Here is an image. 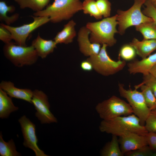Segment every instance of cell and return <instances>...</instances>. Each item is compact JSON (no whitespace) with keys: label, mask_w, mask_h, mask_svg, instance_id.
Listing matches in <instances>:
<instances>
[{"label":"cell","mask_w":156,"mask_h":156,"mask_svg":"<svg viewBox=\"0 0 156 156\" xmlns=\"http://www.w3.org/2000/svg\"><path fill=\"white\" fill-rule=\"evenodd\" d=\"M152 3L156 2V0H149Z\"/></svg>","instance_id":"obj_39"},{"label":"cell","mask_w":156,"mask_h":156,"mask_svg":"<svg viewBox=\"0 0 156 156\" xmlns=\"http://www.w3.org/2000/svg\"><path fill=\"white\" fill-rule=\"evenodd\" d=\"M80 0H54L42 10L34 12L35 16H48L53 23L70 19L76 13L82 10Z\"/></svg>","instance_id":"obj_3"},{"label":"cell","mask_w":156,"mask_h":156,"mask_svg":"<svg viewBox=\"0 0 156 156\" xmlns=\"http://www.w3.org/2000/svg\"><path fill=\"white\" fill-rule=\"evenodd\" d=\"M122 152L126 153L148 145L146 135L130 133L120 137L118 139Z\"/></svg>","instance_id":"obj_13"},{"label":"cell","mask_w":156,"mask_h":156,"mask_svg":"<svg viewBox=\"0 0 156 156\" xmlns=\"http://www.w3.org/2000/svg\"><path fill=\"white\" fill-rule=\"evenodd\" d=\"M145 84L148 86L151 90L156 97V78L149 73L143 75L142 81L136 86Z\"/></svg>","instance_id":"obj_30"},{"label":"cell","mask_w":156,"mask_h":156,"mask_svg":"<svg viewBox=\"0 0 156 156\" xmlns=\"http://www.w3.org/2000/svg\"><path fill=\"white\" fill-rule=\"evenodd\" d=\"M24 138L23 146L32 150L36 156H48L40 150L37 145L38 139L36 134V126L25 115L18 120Z\"/></svg>","instance_id":"obj_11"},{"label":"cell","mask_w":156,"mask_h":156,"mask_svg":"<svg viewBox=\"0 0 156 156\" xmlns=\"http://www.w3.org/2000/svg\"><path fill=\"white\" fill-rule=\"evenodd\" d=\"M102 45L98 54L91 56L86 59L91 63L93 69L105 76L115 74L122 70L126 65V61L121 60L119 56L117 61L112 60L107 54V46L105 44Z\"/></svg>","instance_id":"obj_6"},{"label":"cell","mask_w":156,"mask_h":156,"mask_svg":"<svg viewBox=\"0 0 156 156\" xmlns=\"http://www.w3.org/2000/svg\"><path fill=\"white\" fill-rule=\"evenodd\" d=\"M100 131L120 137L130 133L146 135L148 132L134 114L119 116L112 119L102 120L99 126Z\"/></svg>","instance_id":"obj_1"},{"label":"cell","mask_w":156,"mask_h":156,"mask_svg":"<svg viewBox=\"0 0 156 156\" xmlns=\"http://www.w3.org/2000/svg\"><path fill=\"white\" fill-rule=\"evenodd\" d=\"M31 17L33 18L32 22L19 27H12L1 23L10 32L12 40L17 44L27 46L26 41L29 34L38 27L50 21L48 16Z\"/></svg>","instance_id":"obj_9"},{"label":"cell","mask_w":156,"mask_h":156,"mask_svg":"<svg viewBox=\"0 0 156 156\" xmlns=\"http://www.w3.org/2000/svg\"><path fill=\"white\" fill-rule=\"evenodd\" d=\"M153 152L148 145L138 149L127 152L125 154L127 156H152Z\"/></svg>","instance_id":"obj_31"},{"label":"cell","mask_w":156,"mask_h":156,"mask_svg":"<svg viewBox=\"0 0 156 156\" xmlns=\"http://www.w3.org/2000/svg\"><path fill=\"white\" fill-rule=\"evenodd\" d=\"M21 154L16 150L15 144L12 139L8 142L3 140L1 132L0 134V155L1 156H19Z\"/></svg>","instance_id":"obj_24"},{"label":"cell","mask_w":156,"mask_h":156,"mask_svg":"<svg viewBox=\"0 0 156 156\" xmlns=\"http://www.w3.org/2000/svg\"><path fill=\"white\" fill-rule=\"evenodd\" d=\"M95 110L100 118L103 120L133 113L128 103L114 95L98 103L96 106Z\"/></svg>","instance_id":"obj_7"},{"label":"cell","mask_w":156,"mask_h":156,"mask_svg":"<svg viewBox=\"0 0 156 156\" xmlns=\"http://www.w3.org/2000/svg\"><path fill=\"white\" fill-rule=\"evenodd\" d=\"M154 8L156 10V2L152 3Z\"/></svg>","instance_id":"obj_38"},{"label":"cell","mask_w":156,"mask_h":156,"mask_svg":"<svg viewBox=\"0 0 156 156\" xmlns=\"http://www.w3.org/2000/svg\"><path fill=\"white\" fill-rule=\"evenodd\" d=\"M15 10V7L12 5H8L5 1H0V20L5 22L6 25H10L16 21L18 18L19 14L16 13L10 16L7 15L8 13H12Z\"/></svg>","instance_id":"obj_21"},{"label":"cell","mask_w":156,"mask_h":156,"mask_svg":"<svg viewBox=\"0 0 156 156\" xmlns=\"http://www.w3.org/2000/svg\"><path fill=\"white\" fill-rule=\"evenodd\" d=\"M117 136L112 135L111 140L107 143L101 151V156H123Z\"/></svg>","instance_id":"obj_20"},{"label":"cell","mask_w":156,"mask_h":156,"mask_svg":"<svg viewBox=\"0 0 156 156\" xmlns=\"http://www.w3.org/2000/svg\"><path fill=\"white\" fill-rule=\"evenodd\" d=\"M117 25L116 14L98 21L88 22L86 26L90 31L89 38L92 43L105 44L111 47L116 42L114 36L118 33L116 28Z\"/></svg>","instance_id":"obj_2"},{"label":"cell","mask_w":156,"mask_h":156,"mask_svg":"<svg viewBox=\"0 0 156 156\" xmlns=\"http://www.w3.org/2000/svg\"><path fill=\"white\" fill-rule=\"evenodd\" d=\"M156 64V53L140 60H135L128 63V70L130 74L145 75L149 73L150 70Z\"/></svg>","instance_id":"obj_14"},{"label":"cell","mask_w":156,"mask_h":156,"mask_svg":"<svg viewBox=\"0 0 156 156\" xmlns=\"http://www.w3.org/2000/svg\"><path fill=\"white\" fill-rule=\"evenodd\" d=\"M47 95L43 91L36 89L33 91L31 104L36 112L35 116L41 124L57 123V118L50 110V105Z\"/></svg>","instance_id":"obj_10"},{"label":"cell","mask_w":156,"mask_h":156,"mask_svg":"<svg viewBox=\"0 0 156 156\" xmlns=\"http://www.w3.org/2000/svg\"><path fill=\"white\" fill-rule=\"evenodd\" d=\"M90 31L86 26H83L78 31L77 38L80 51L84 55L89 57L98 54L101 47L100 44L90 41Z\"/></svg>","instance_id":"obj_12"},{"label":"cell","mask_w":156,"mask_h":156,"mask_svg":"<svg viewBox=\"0 0 156 156\" xmlns=\"http://www.w3.org/2000/svg\"><path fill=\"white\" fill-rule=\"evenodd\" d=\"M135 88L136 89L140 88L146 104L151 111L156 109V97L151 89L145 84L135 85Z\"/></svg>","instance_id":"obj_25"},{"label":"cell","mask_w":156,"mask_h":156,"mask_svg":"<svg viewBox=\"0 0 156 156\" xmlns=\"http://www.w3.org/2000/svg\"><path fill=\"white\" fill-rule=\"evenodd\" d=\"M97 6L100 13L105 18L109 17L111 11V3L108 0H96Z\"/></svg>","instance_id":"obj_28"},{"label":"cell","mask_w":156,"mask_h":156,"mask_svg":"<svg viewBox=\"0 0 156 156\" xmlns=\"http://www.w3.org/2000/svg\"><path fill=\"white\" fill-rule=\"evenodd\" d=\"M4 55L15 66L21 67L35 63L39 57L33 47L21 46L12 42L3 48Z\"/></svg>","instance_id":"obj_4"},{"label":"cell","mask_w":156,"mask_h":156,"mask_svg":"<svg viewBox=\"0 0 156 156\" xmlns=\"http://www.w3.org/2000/svg\"><path fill=\"white\" fill-rule=\"evenodd\" d=\"M0 88L11 98L23 100L31 103L33 91L31 89L18 88L15 87L14 83L11 81H5L1 82Z\"/></svg>","instance_id":"obj_15"},{"label":"cell","mask_w":156,"mask_h":156,"mask_svg":"<svg viewBox=\"0 0 156 156\" xmlns=\"http://www.w3.org/2000/svg\"><path fill=\"white\" fill-rule=\"evenodd\" d=\"M152 156H156V151H155L154 152H153Z\"/></svg>","instance_id":"obj_37"},{"label":"cell","mask_w":156,"mask_h":156,"mask_svg":"<svg viewBox=\"0 0 156 156\" xmlns=\"http://www.w3.org/2000/svg\"><path fill=\"white\" fill-rule=\"evenodd\" d=\"M0 88V118L2 119L8 118L10 114L18 109L14 105L11 97Z\"/></svg>","instance_id":"obj_19"},{"label":"cell","mask_w":156,"mask_h":156,"mask_svg":"<svg viewBox=\"0 0 156 156\" xmlns=\"http://www.w3.org/2000/svg\"><path fill=\"white\" fill-rule=\"evenodd\" d=\"M146 136L150 149L152 151H156V132H148Z\"/></svg>","instance_id":"obj_34"},{"label":"cell","mask_w":156,"mask_h":156,"mask_svg":"<svg viewBox=\"0 0 156 156\" xmlns=\"http://www.w3.org/2000/svg\"><path fill=\"white\" fill-rule=\"evenodd\" d=\"M144 126L148 132H156V109L151 111Z\"/></svg>","instance_id":"obj_29"},{"label":"cell","mask_w":156,"mask_h":156,"mask_svg":"<svg viewBox=\"0 0 156 156\" xmlns=\"http://www.w3.org/2000/svg\"><path fill=\"white\" fill-rule=\"evenodd\" d=\"M82 10L84 14H89L97 20L101 19L103 17L95 0H84L82 3Z\"/></svg>","instance_id":"obj_26"},{"label":"cell","mask_w":156,"mask_h":156,"mask_svg":"<svg viewBox=\"0 0 156 156\" xmlns=\"http://www.w3.org/2000/svg\"><path fill=\"white\" fill-rule=\"evenodd\" d=\"M57 44L54 40L44 39L38 34L32 41L31 45L34 48L38 56L44 59L53 52Z\"/></svg>","instance_id":"obj_16"},{"label":"cell","mask_w":156,"mask_h":156,"mask_svg":"<svg viewBox=\"0 0 156 156\" xmlns=\"http://www.w3.org/2000/svg\"><path fill=\"white\" fill-rule=\"evenodd\" d=\"M76 25L73 20L70 21L65 25L62 29L57 34L54 38L56 44H68L72 42L76 35Z\"/></svg>","instance_id":"obj_18"},{"label":"cell","mask_w":156,"mask_h":156,"mask_svg":"<svg viewBox=\"0 0 156 156\" xmlns=\"http://www.w3.org/2000/svg\"><path fill=\"white\" fill-rule=\"evenodd\" d=\"M149 73L156 78V64L150 70Z\"/></svg>","instance_id":"obj_36"},{"label":"cell","mask_w":156,"mask_h":156,"mask_svg":"<svg viewBox=\"0 0 156 156\" xmlns=\"http://www.w3.org/2000/svg\"><path fill=\"white\" fill-rule=\"evenodd\" d=\"M129 44L135 49L137 54L142 59L144 58L156 50V40L140 41L134 38Z\"/></svg>","instance_id":"obj_17"},{"label":"cell","mask_w":156,"mask_h":156,"mask_svg":"<svg viewBox=\"0 0 156 156\" xmlns=\"http://www.w3.org/2000/svg\"><path fill=\"white\" fill-rule=\"evenodd\" d=\"M21 9L29 8L35 12L41 11L50 0H14Z\"/></svg>","instance_id":"obj_22"},{"label":"cell","mask_w":156,"mask_h":156,"mask_svg":"<svg viewBox=\"0 0 156 156\" xmlns=\"http://www.w3.org/2000/svg\"><path fill=\"white\" fill-rule=\"evenodd\" d=\"M147 0H134L133 5L126 11L118 10L117 21L118 22V33L124 34L129 27L138 25L145 22L153 21V19L143 14L141 7Z\"/></svg>","instance_id":"obj_5"},{"label":"cell","mask_w":156,"mask_h":156,"mask_svg":"<svg viewBox=\"0 0 156 156\" xmlns=\"http://www.w3.org/2000/svg\"><path fill=\"white\" fill-rule=\"evenodd\" d=\"M135 27L136 30L142 34L144 40H156V25L153 21L143 23Z\"/></svg>","instance_id":"obj_23"},{"label":"cell","mask_w":156,"mask_h":156,"mask_svg":"<svg viewBox=\"0 0 156 156\" xmlns=\"http://www.w3.org/2000/svg\"><path fill=\"white\" fill-rule=\"evenodd\" d=\"M118 88L120 96L126 99L134 114L139 119L141 124L144 125L151 110L147 106L142 92L135 89L127 90L123 84L120 83L118 84Z\"/></svg>","instance_id":"obj_8"},{"label":"cell","mask_w":156,"mask_h":156,"mask_svg":"<svg viewBox=\"0 0 156 156\" xmlns=\"http://www.w3.org/2000/svg\"><path fill=\"white\" fill-rule=\"evenodd\" d=\"M136 54L135 49L129 43L122 46L119 51L118 56L125 61H130L133 60Z\"/></svg>","instance_id":"obj_27"},{"label":"cell","mask_w":156,"mask_h":156,"mask_svg":"<svg viewBox=\"0 0 156 156\" xmlns=\"http://www.w3.org/2000/svg\"><path fill=\"white\" fill-rule=\"evenodd\" d=\"M0 40L5 44L12 42V40L10 32L1 23L0 25Z\"/></svg>","instance_id":"obj_33"},{"label":"cell","mask_w":156,"mask_h":156,"mask_svg":"<svg viewBox=\"0 0 156 156\" xmlns=\"http://www.w3.org/2000/svg\"><path fill=\"white\" fill-rule=\"evenodd\" d=\"M146 7L142 12L146 16L152 18L156 25V10L153 3L147 0L145 3Z\"/></svg>","instance_id":"obj_32"},{"label":"cell","mask_w":156,"mask_h":156,"mask_svg":"<svg viewBox=\"0 0 156 156\" xmlns=\"http://www.w3.org/2000/svg\"><path fill=\"white\" fill-rule=\"evenodd\" d=\"M80 66L83 70L86 71H90L93 69L91 63L87 60L82 61L81 63Z\"/></svg>","instance_id":"obj_35"}]
</instances>
